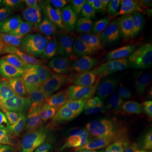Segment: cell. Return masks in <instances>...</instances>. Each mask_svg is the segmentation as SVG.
Returning a JSON list of instances; mask_svg holds the SVG:
<instances>
[{
	"label": "cell",
	"instance_id": "cell-6",
	"mask_svg": "<svg viewBox=\"0 0 152 152\" xmlns=\"http://www.w3.org/2000/svg\"><path fill=\"white\" fill-rule=\"evenodd\" d=\"M95 147L54 137L0 132V152H93Z\"/></svg>",
	"mask_w": 152,
	"mask_h": 152
},
{
	"label": "cell",
	"instance_id": "cell-4",
	"mask_svg": "<svg viewBox=\"0 0 152 152\" xmlns=\"http://www.w3.org/2000/svg\"><path fill=\"white\" fill-rule=\"evenodd\" d=\"M96 2L76 0H15L7 5V14L17 27L31 29L49 37L73 36L91 26Z\"/></svg>",
	"mask_w": 152,
	"mask_h": 152
},
{
	"label": "cell",
	"instance_id": "cell-8",
	"mask_svg": "<svg viewBox=\"0 0 152 152\" xmlns=\"http://www.w3.org/2000/svg\"><path fill=\"white\" fill-rule=\"evenodd\" d=\"M93 152H152V134H120L100 142Z\"/></svg>",
	"mask_w": 152,
	"mask_h": 152
},
{
	"label": "cell",
	"instance_id": "cell-7",
	"mask_svg": "<svg viewBox=\"0 0 152 152\" xmlns=\"http://www.w3.org/2000/svg\"><path fill=\"white\" fill-rule=\"evenodd\" d=\"M96 9L108 27H137L152 24V2L149 0H102Z\"/></svg>",
	"mask_w": 152,
	"mask_h": 152
},
{
	"label": "cell",
	"instance_id": "cell-1",
	"mask_svg": "<svg viewBox=\"0 0 152 152\" xmlns=\"http://www.w3.org/2000/svg\"><path fill=\"white\" fill-rule=\"evenodd\" d=\"M88 78L73 59L53 61L0 90V132L41 134L71 110Z\"/></svg>",
	"mask_w": 152,
	"mask_h": 152
},
{
	"label": "cell",
	"instance_id": "cell-3",
	"mask_svg": "<svg viewBox=\"0 0 152 152\" xmlns=\"http://www.w3.org/2000/svg\"><path fill=\"white\" fill-rule=\"evenodd\" d=\"M144 117H147V113L130 98L103 85L88 81L71 110L58 124L32 135L98 145L122 127L130 125L132 122H140Z\"/></svg>",
	"mask_w": 152,
	"mask_h": 152
},
{
	"label": "cell",
	"instance_id": "cell-10",
	"mask_svg": "<svg viewBox=\"0 0 152 152\" xmlns=\"http://www.w3.org/2000/svg\"><path fill=\"white\" fill-rule=\"evenodd\" d=\"M149 120H151V124H152V102H151V107H149Z\"/></svg>",
	"mask_w": 152,
	"mask_h": 152
},
{
	"label": "cell",
	"instance_id": "cell-2",
	"mask_svg": "<svg viewBox=\"0 0 152 152\" xmlns=\"http://www.w3.org/2000/svg\"><path fill=\"white\" fill-rule=\"evenodd\" d=\"M88 68L102 85L145 112L152 102V24L108 27L93 39L86 51Z\"/></svg>",
	"mask_w": 152,
	"mask_h": 152
},
{
	"label": "cell",
	"instance_id": "cell-5",
	"mask_svg": "<svg viewBox=\"0 0 152 152\" xmlns=\"http://www.w3.org/2000/svg\"><path fill=\"white\" fill-rule=\"evenodd\" d=\"M48 53V41L26 27L0 34V90L27 76Z\"/></svg>",
	"mask_w": 152,
	"mask_h": 152
},
{
	"label": "cell",
	"instance_id": "cell-9",
	"mask_svg": "<svg viewBox=\"0 0 152 152\" xmlns=\"http://www.w3.org/2000/svg\"><path fill=\"white\" fill-rule=\"evenodd\" d=\"M7 2H4V0H0V27H2V24H4V14H5L7 10Z\"/></svg>",
	"mask_w": 152,
	"mask_h": 152
}]
</instances>
